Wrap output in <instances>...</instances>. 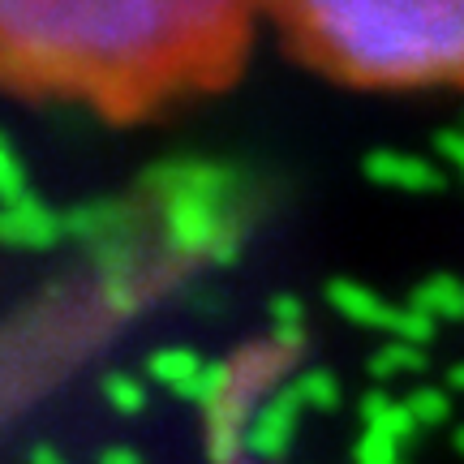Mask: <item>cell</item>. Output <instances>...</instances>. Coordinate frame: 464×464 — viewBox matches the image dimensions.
<instances>
[{
	"label": "cell",
	"instance_id": "9c48e42d",
	"mask_svg": "<svg viewBox=\"0 0 464 464\" xmlns=\"http://www.w3.org/2000/svg\"><path fill=\"white\" fill-rule=\"evenodd\" d=\"M202 374H207V362H202L194 348H160V353H150V362H147V379L185 400H194Z\"/></svg>",
	"mask_w": 464,
	"mask_h": 464
},
{
	"label": "cell",
	"instance_id": "d6986e66",
	"mask_svg": "<svg viewBox=\"0 0 464 464\" xmlns=\"http://www.w3.org/2000/svg\"><path fill=\"white\" fill-rule=\"evenodd\" d=\"M434 147H439V155H443L451 168H460V177H464V130H443L434 138Z\"/></svg>",
	"mask_w": 464,
	"mask_h": 464
},
{
	"label": "cell",
	"instance_id": "6da1fadb",
	"mask_svg": "<svg viewBox=\"0 0 464 464\" xmlns=\"http://www.w3.org/2000/svg\"><path fill=\"white\" fill-rule=\"evenodd\" d=\"M237 5L0 0V69L26 82L142 95L211 65L241 39Z\"/></svg>",
	"mask_w": 464,
	"mask_h": 464
},
{
	"label": "cell",
	"instance_id": "4fadbf2b",
	"mask_svg": "<svg viewBox=\"0 0 464 464\" xmlns=\"http://www.w3.org/2000/svg\"><path fill=\"white\" fill-rule=\"evenodd\" d=\"M293 392H297L305 413H332V409H340V379L332 370H301L293 379Z\"/></svg>",
	"mask_w": 464,
	"mask_h": 464
},
{
	"label": "cell",
	"instance_id": "603a6c76",
	"mask_svg": "<svg viewBox=\"0 0 464 464\" xmlns=\"http://www.w3.org/2000/svg\"><path fill=\"white\" fill-rule=\"evenodd\" d=\"M451 443H456V451L464 456V426H456V434H451Z\"/></svg>",
	"mask_w": 464,
	"mask_h": 464
},
{
	"label": "cell",
	"instance_id": "30bf717a",
	"mask_svg": "<svg viewBox=\"0 0 464 464\" xmlns=\"http://www.w3.org/2000/svg\"><path fill=\"white\" fill-rule=\"evenodd\" d=\"M413 310L430 323H464V280L460 276H430L413 288Z\"/></svg>",
	"mask_w": 464,
	"mask_h": 464
},
{
	"label": "cell",
	"instance_id": "e0dca14e",
	"mask_svg": "<svg viewBox=\"0 0 464 464\" xmlns=\"http://www.w3.org/2000/svg\"><path fill=\"white\" fill-rule=\"evenodd\" d=\"M271 327L276 332H305V301L293 297V293H280V297H271Z\"/></svg>",
	"mask_w": 464,
	"mask_h": 464
},
{
	"label": "cell",
	"instance_id": "cb8c5ba5",
	"mask_svg": "<svg viewBox=\"0 0 464 464\" xmlns=\"http://www.w3.org/2000/svg\"><path fill=\"white\" fill-rule=\"evenodd\" d=\"M0 142H5V133H0Z\"/></svg>",
	"mask_w": 464,
	"mask_h": 464
},
{
	"label": "cell",
	"instance_id": "8fae6325",
	"mask_svg": "<svg viewBox=\"0 0 464 464\" xmlns=\"http://www.w3.org/2000/svg\"><path fill=\"white\" fill-rule=\"evenodd\" d=\"M362 421L370 434H382V439H396V443H409L417 434V421L409 413L404 400H392L387 392H370L362 400Z\"/></svg>",
	"mask_w": 464,
	"mask_h": 464
},
{
	"label": "cell",
	"instance_id": "5b68a950",
	"mask_svg": "<svg viewBox=\"0 0 464 464\" xmlns=\"http://www.w3.org/2000/svg\"><path fill=\"white\" fill-rule=\"evenodd\" d=\"M301 413H305V409H301L293 382L280 387V392L254 413V421H249V434H246L249 460L254 464H280L284 456H288V448H293V434H297Z\"/></svg>",
	"mask_w": 464,
	"mask_h": 464
},
{
	"label": "cell",
	"instance_id": "ba28073f",
	"mask_svg": "<svg viewBox=\"0 0 464 464\" xmlns=\"http://www.w3.org/2000/svg\"><path fill=\"white\" fill-rule=\"evenodd\" d=\"M130 224H133L130 207H121V202H86V207L65 216V237L82 241L86 249H95L103 241L130 237Z\"/></svg>",
	"mask_w": 464,
	"mask_h": 464
},
{
	"label": "cell",
	"instance_id": "277c9868",
	"mask_svg": "<svg viewBox=\"0 0 464 464\" xmlns=\"http://www.w3.org/2000/svg\"><path fill=\"white\" fill-rule=\"evenodd\" d=\"M327 301L332 310L344 323H357V327H370V332H387L392 340H404V344L426 348L439 323L413 310V305H392L387 297H379L374 288H365L357 280H332L327 284Z\"/></svg>",
	"mask_w": 464,
	"mask_h": 464
},
{
	"label": "cell",
	"instance_id": "9a60e30c",
	"mask_svg": "<svg viewBox=\"0 0 464 464\" xmlns=\"http://www.w3.org/2000/svg\"><path fill=\"white\" fill-rule=\"evenodd\" d=\"M409 404V413H413L417 430H426V426H443L451 417V396L443 392V387H430V382H421V387H413V396L404 400Z\"/></svg>",
	"mask_w": 464,
	"mask_h": 464
},
{
	"label": "cell",
	"instance_id": "8992f818",
	"mask_svg": "<svg viewBox=\"0 0 464 464\" xmlns=\"http://www.w3.org/2000/svg\"><path fill=\"white\" fill-rule=\"evenodd\" d=\"M65 237V216H56L48 202L39 198H17L9 207H0V241L22 249H52Z\"/></svg>",
	"mask_w": 464,
	"mask_h": 464
},
{
	"label": "cell",
	"instance_id": "ffe728a7",
	"mask_svg": "<svg viewBox=\"0 0 464 464\" xmlns=\"http://www.w3.org/2000/svg\"><path fill=\"white\" fill-rule=\"evenodd\" d=\"M100 464H147V460H142V451H138V448L116 443V448H103L100 451Z\"/></svg>",
	"mask_w": 464,
	"mask_h": 464
},
{
	"label": "cell",
	"instance_id": "7402d4cb",
	"mask_svg": "<svg viewBox=\"0 0 464 464\" xmlns=\"http://www.w3.org/2000/svg\"><path fill=\"white\" fill-rule=\"evenodd\" d=\"M448 392H464V362H456L448 370Z\"/></svg>",
	"mask_w": 464,
	"mask_h": 464
},
{
	"label": "cell",
	"instance_id": "2e32d148",
	"mask_svg": "<svg viewBox=\"0 0 464 464\" xmlns=\"http://www.w3.org/2000/svg\"><path fill=\"white\" fill-rule=\"evenodd\" d=\"M17 198H26V168L9 150V142H0V207H9Z\"/></svg>",
	"mask_w": 464,
	"mask_h": 464
},
{
	"label": "cell",
	"instance_id": "5bb4252c",
	"mask_svg": "<svg viewBox=\"0 0 464 464\" xmlns=\"http://www.w3.org/2000/svg\"><path fill=\"white\" fill-rule=\"evenodd\" d=\"M103 400H108L121 417L147 413V379L116 370V374H108V379H103Z\"/></svg>",
	"mask_w": 464,
	"mask_h": 464
},
{
	"label": "cell",
	"instance_id": "ac0fdd59",
	"mask_svg": "<svg viewBox=\"0 0 464 464\" xmlns=\"http://www.w3.org/2000/svg\"><path fill=\"white\" fill-rule=\"evenodd\" d=\"M400 448L396 439H382V434H362V443H357V464H400Z\"/></svg>",
	"mask_w": 464,
	"mask_h": 464
},
{
	"label": "cell",
	"instance_id": "3957f363",
	"mask_svg": "<svg viewBox=\"0 0 464 464\" xmlns=\"http://www.w3.org/2000/svg\"><path fill=\"white\" fill-rule=\"evenodd\" d=\"M142 185L160 202V228L172 258H207L224 266L241 254V216L232 207L241 194V177L228 164L181 155L155 164Z\"/></svg>",
	"mask_w": 464,
	"mask_h": 464
},
{
	"label": "cell",
	"instance_id": "44dd1931",
	"mask_svg": "<svg viewBox=\"0 0 464 464\" xmlns=\"http://www.w3.org/2000/svg\"><path fill=\"white\" fill-rule=\"evenodd\" d=\"M31 464H69V460H65V456H61L56 448H48V443H44V448L31 451Z\"/></svg>",
	"mask_w": 464,
	"mask_h": 464
},
{
	"label": "cell",
	"instance_id": "7c38bea8",
	"mask_svg": "<svg viewBox=\"0 0 464 464\" xmlns=\"http://www.w3.org/2000/svg\"><path fill=\"white\" fill-rule=\"evenodd\" d=\"M421 370H426V348L404 344V340H387L370 357V379H379V382L409 379V374H421Z\"/></svg>",
	"mask_w": 464,
	"mask_h": 464
},
{
	"label": "cell",
	"instance_id": "7a4b0ae2",
	"mask_svg": "<svg viewBox=\"0 0 464 464\" xmlns=\"http://www.w3.org/2000/svg\"><path fill=\"white\" fill-rule=\"evenodd\" d=\"M293 17L348 78L387 86L464 78V0H318Z\"/></svg>",
	"mask_w": 464,
	"mask_h": 464
},
{
	"label": "cell",
	"instance_id": "52a82bcc",
	"mask_svg": "<svg viewBox=\"0 0 464 464\" xmlns=\"http://www.w3.org/2000/svg\"><path fill=\"white\" fill-rule=\"evenodd\" d=\"M365 177L374 185H387V189H404V194H430V189L448 181V172L434 160H421V155H409V150L365 155Z\"/></svg>",
	"mask_w": 464,
	"mask_h": 464
}]
</instances>
